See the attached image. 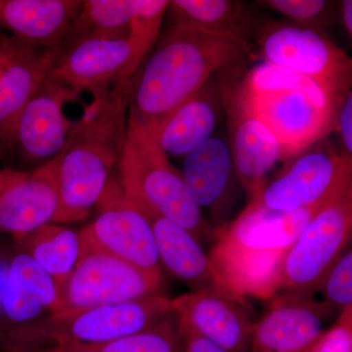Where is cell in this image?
Here are the masks:
<instances>
[{
    "label": "cell",
    "mask_w": 352,
    "mask_h": 352,
    "mask_svg": "<svg viewBox=\"0 0 352 352\" xmlns=\"http://www.w3.org/2000/svg\"><path fill=\"white\" fill-rule=\"evenodd\" d=\"M352 180L312 217L289 250L278 294L314 296L351 238Z\"/></svg>",
    "instance_id": "6"
},
{
    "label": "cell",
    "mask_w": 352,
    "mask_h": 352,
    "mask_svg": "<svg viewBox=\"0 0 352 352\" xmlns=\"http://www.w3.org/2000/svg\"><path fill=\"white\" fill-rule=\"evenodd\" d=\"M139 0H87L60 44L64 50L92 38L126 39Z\"/></svg>",
    "instance_id": "26"
},
{
    "label": "cell",
    "mask_w": 352,
    "mask_h": 352,
    "mask_svg": "<svg viewBox=\"0 0 352 352\" xmlns=\"http://www.w3.org/2000/svg\"><path fill=\"white\" fill-rule=\"evenodd\" d=\"M15 239L20 252L29 254L47 271L59 289L75 268L82 250L80 233L57 224H45Z\"/></svg>",
    "instance_id": "25"
},
{
    "label": "cell",
    "mask_w": 352,
    "mask_h": 352,
    "mask_svg": "<svg viewBox=\"0 0 352 352\" xmlns=\"http://www.w3.org/2000/svg\"><path fill=\"white\" fill-rule=\"evenodd\" d=\"M98 217L80 233L82 249L107 252L150 273L162 274L149 222L111 176L96 205Z\"/></svg>",
    "instance_id": "10"
},
{
    "label": "cell",
    "mask_w": 352,
    "mask_h": 352,
    "mask_svg": "<svg viewBox=\"0 0 352 352\" xmlns=\"http://www.w3.org/2000/svg\"><path fill=\"white\" fill-rule=\"evenodd\" d=\"M256 44L266 63L312 78L342 106L351 91L352 61L322 31L286 22H264Z\"/></svg>",
    "instance_id": "7"
},
{
    "label": "cell",
    "mask_w": 352,
    "mask_h": 352,
    "mask_svg": "<svg viewBox=\"0 0 352 352\" xmlns=\"http://www.w3.org/2000/svg\"><path fill=\"white\" fill-rule=\"evenodd\" d=\"M243 94L256 96L275 92L298 91L307 94L322 107L339 113L340 106L312 78L293 69L263 62L241 80Z\"/></svg>",
    "instance_id": "28"
},
{
    "label": "cell",
    "mask_w": 352,
    "mask_h": 352,
    "mask_svg": "<svg viewBox=\"0 0 352 352\" xmlns=\"http://www.w3.org/2000/svg\"><path fill=\"white\" fill-rule=\"evenodd\" d=\"M20 47V41L15 38L0 41V76L13 61Z\"/></svg>",
    "instance_id": "35"
},
{
    "label": "cell",
    "mask_w": 352,
    "mask_h": 352,
    "mask_svg": "<svg viewBox=\"0 0 352 352\" xmlns=\"http://www.w3.org/2000/svg\"><path fill=\"white\" fill-rule=\"evenodd\" d=\"M351 180L352 159L342 156L324 138L294 157L251 201L272 212H298L323 206Z\"/></svg>",
    "instance_id": "9"
},
{
    "label": "cell",
    "mask_w": 352,
    "mask_h": 352,
    "mask_svg": "<svg viewBox=\"0 0 352 352\" xmlns=\"http://www.w3.org/2000/svg\"><path fill=\"white\" fill-rule=\"evenodd\" d=\"M139 208L151 226L160 263H163L173 276L191 287L192 292L208 288L221 289L208 254L187 229L166 217Z\"/></svg>",
    "instance_id": "23"
},
{
    "label": "cell",
    "mask_w": 352,
    "mask_h": 352,
    "mask_svg": "<svg viewBox=\"0 0 352 352\" xmlns=\"http://www.w3.org/2000/svg\"><path fill=\"white\" fill-rule=\"evenodd\" d=\"M142 63L144 59L129 38H92L61 50L50 73L78 92L94 94L133 76Z\"/></svg>",
    "instance_id": "16"
},
{
    "label": "cell",
    "mask_w": 352,
    "mask_h": 352,
    "mask_svg": "<svg viewBox=\"0 0 352 352\" xmlns=\"http://www.w3.org/2000/svg\"><path fill=\"white\" fill-rule=\"evenodd\" d=\"M163 283V273L147 272L107 252L82 249L75 268L59 289L52 315L161 295Z\"/></svg>",
    "instance_id": "8"
},
{
    "label": "cell",
    "mask_w": 352,
    "mask_h": 352,
    "mask_svg": "<svg viewBox=\"0 0 352 352\" xmlns=\"http://www.w3.org/2000/svg\"><path fill=\"white\" fill-rule=\"evenodd\" d=\"M78 94L51 73L44 78L23 111L16 131L15 145L25 162L38 168L62 151L73 124L65 116L64 106Z\"/></svg>",
    "instance_id": "15"
},
{
    "label": "cell",
    "mask_w": 352,
    "mask_h": 352,
    "mask_svg": "<svg viewBox=\"0 0 352 352\" xmlns=\"http://www.w3.org/2000/svg\"><path fill=\"white\" fill-rule=\"evenodd\" d=\"M323 206L276 212L250 201L237 219L214 230L208 258L220 288L244 300L276 296L289 250Z\"/></svg>",
    "instance_id": "3"
},
{
    "label": "cell",
    "mask_w": 352,
    "mask_h": 352,
    "mask_svg": "<svg viewBox=\"0 0 352 352\" xmlns=\"http://www.w3.org/2000/svg\"><path fill=\"white\" fill-rule=\"evenodd\" d=\"M212 80L150 134L168 156H186L212 138L223 108L222 80L214 87Z\"/></svg>",
    "instance_id": "22"
},
{
    "label": "cell",
    "mask_w": 352,
    "mask_h": 352,
    "mask_svg": "<svg viewBox=\"0 0 352 352\" xmlns=\"http://www.w3.org/2000/svg\"><path fill=\"white\" fill-rule=\"evenodd\" d=\"M82 6L80 0H0V28L32 47H58Z\"/></svg>",
    "instance_id": "19"
},
{
    "label": "cell",
    "mask_w": 352,
    "mask_h": 352,
    "mask_svg": "<svg viewBox=\"0 0 352 352\" xmlns=\"http://www.w3.org/2000/svg\"><path fill=\"white\" fill-rule=\"evenodd\" d=\"M254 324L251 352H300L322 337L335 308L314 296L281 293Z\"/></svg>",
    "instance_id": "14"
},
{
    "label": "cell",
    "mask_w": 352,
    "mask_h": 352,
    "mask_svg": "<svg viewBox=\"0 0 352 352\" xmlns=\"http://www.w3.org/2000/svg\"><path fill=\"white\" fill-rule=\"evenodd\" d=\"M222 103L228 120L236 175L252 197L267 182L266 175L282 160L281 148L245 105L241 82L231 78L222 80Z\"/></svg>",
    "instance_id": "13"
},
{
    "label": "cell",
    "mask_w": 352,
    "mask_h": 352,
    "mask_svg": "<svg viewBox=\"0 0 352 352\" xmlns=\"http://www.w3.org/2000/svg\"><path fill=\"white\" fill-rule=\"evenodd\" d=\"M179 333L200 336L228 352H251L254 324L245 300L221 289L191 292L173 300Z\"/></svg>",
    "instance_id": "12"
},
{
    "label": "cell",
    "mask_w": 352,
    "mask_h": 352,
    "mask_svg": "<svg viewBox=\"0 0 352 352\" xmlns=\"http://www.w3.org/2000/svg\"><path fill=\"white\" fill-rule=\"evenodd\" d=\"M60 55V46L32 47L20 41L17 54L0 76V142L15 145L21 115Z\"/></svg>",
    "instance_id": "20"
},
{
    "label": "cell",
    "mask_w": 352,
    "mask_h": 352,
    "mask_svg": "<svg viewBox=\"0 0 352 352\" xmlns=\"http://www.w3.org/2000/svg\"><path fill=\"white\" fill-rule=\"evenodd\" d=\"M59 205L56 157L0 193V232L25 235L51 223Z\"/></svg>",
    "instance_id": "17"
},
{
    "label": "cell",
    "mask_w": 352,
    "mask_h": 352,
    "mask_svg": "<svg viewBox=\"0 0 352 352\" xmlns=\"http://www.w3.org/2000/svg\"><path fill=\"white\" fill-rule=\"evenodd\" d=\"M182 173L198 208H208L215 219H223L232 201L237 177L228 143L212 136L185 156Z\"/></svg>",
    "instance_id": "18"
},
{
    "label": "cell",
    "mask_w": 352,
    "mask_h": 352,
    "mask_svg": "<svg viewBox=\"0 0 352 352\" xmlns=\"http://www.w3.org/2000/svg\"><path fill=\"white\" fill-rule=\"evenodd\" d=\"M28 173L29 171L10 170V168L0 170V193L24 179Z\"/></svg>",
    "instance_id": "36"
},
{
    "label": "cell",
    "mask_w": 352,
    "mask_h": 352,
    "mask_svg": "<svg viewBox=\"0 0 352 352\" xmlns=\"http://www.w3.org/2000/svg\"><path fill=\"white\" fill-rule=\"evenodd\" d=\"M256 6L282 14L294 24L323 32L338 20L340 2L327 0H261Z\"/></svg>",
    "instance_id": "29"
},
{
    "label": "cell",
    "mask_w": 352,
    "mask_h": 352,
    "mask_svg": "<svg viewBox=\"0 0 352 352\" xmlns=\"http://www.w3.org/2000/svg\"><path fill=\"white\" fill-rule=\"evenodd\" d=\"M318 340H316V342H315L314 344H312L311 346L307 347V349H303V351L300 352H314L315 346H316V344Z\"/></svg>",
    "instance_id": "38"
},
{
    "label": "cell",
    "mask_w": 352,
    "mask_h": 352,
    "mask_svg": "<svg viewBox=\"0 0 352 352\" xmlns=\"http://www.w3.org/2000/svg\"><path fill=\"white\" fill-rule=\"evenodd\" d=\"M314 352H352V307L342 310L335 325L317 342Z\"/></svg>",
    "instance_id": "32"
},
{
    "label": "cell",
    "mask_w": 352,
    "mask_h": 352,
    "mask_svg": "<svg viewBox=\"0 0 352 352\" xmlns=\"http://www.w3.org/2000/svg\"><path fill=\"white\" fill-rule=\"evenodd\" d=\"M131 78L92 94L82 117L72 124L56 157L59 205L51 223L85 219L100 200L126 142Z\"/></svg>",
    "instance_id": "2"
},
{
    "label": "cell",
    "mask_w": 352,
    "mask_h": 352,
    "mask_svg": "<svg viewBox=\"0 0 352 352\" xmlns=\"http://www.w3.org/2000/svg\"><path fill=\"white\" fill-rule=\"evenodd\" d=\"M173 312V300L162 295L148 296L76 314L52 315V320L41 327L6 331L1 344L7 351H21L61 342L104 344L152 328Z\"/></svg>",
    "instance_id": "5"
},
{
    "label": "cell",
    "mask_w": 352,
    "mask_h": 352,
    "mask_svg": "<svg viewBox=\"0 0 352 352\" xmlns=\"http://www.w3.org/2000/svg\"><path fill=\"white\" fill-rule=\"evenodd\" d=\"M17 352H182V337L173 312L152 328L112 342L98 344L61 342Z\"/></svg>",
    "instance_id": "27"
},
{
    "label": "cell",
    "mask_w": 352,
    "mask_h": 352,
    "mask_svg": "<svg viewBox=\"0 0 352 352\" xmlns=\"http://www.w3.org/2000/svg\"><path fill=\"white\" fill-rule=\"evenodd\" d=\"M173 23L233 41L251 52L263 21L251 6L234 0H173Z\"/></svg>",
    "instance_id": "21"
},
{
    "label": "cell",
    "mask_w": 352,
    "mask_h": 352,
    "mask_svg": "<svg viewBox=\"0 0 352 352\" xmlns=\"http://www.w3.org/2000/svg\"><path fill=\"white\" fill-rule=\"evenodd\" d=\"M325 302L340 310L352 307V252H344L333 264L322 284Z\"/></svg>",
    "instance_id": "31"
},
{
    "label": "cell",
    "mask_w": 352,
    "mask_h": 352,
    "mask_svg": "<svg viewBox=\"0 0 352 352\" xmlns=\"http://www.w3.org/2000/svg\"><path fill=\"white\" fill-rule=\"evenodd\" d=\"M179 333L182 337V352H228L195 333Z\"/></svg>",
    "instance_id": "34"
},
{
    "label": "cell",
    "mask_w": 352,
    "mask_h": 352,
    "mask_svg": "<svg viewBox=\"0 0 352 352\" xmlns=\"http://www.w3.org/2000/svg\"><path fill=\"white\" fill-rule=\"evenodd\" d=\"M340 16L342 15V22L349 38L352 36V1L344 0L340 3Z\"/></svg>",
    "instance_id": "37"
},
{
    "label": "cell",
    "mask_w": 352,
    "mask_h": 352,
    "mask_svg": "<svg viewBox=\"0 0 352 352\" xmlns=\"http://www.w3.org/2000/svg\"><path fill=\"white\" fill-rule=\"evenodd\" d=\"M242 94L252 115L279 143L282 160L300 154L335 131L338 113L322 107L302 92L247 96L242 91Z\"/></svg>",
    "instance_id": "11"
},
{
    "label": "cell",
    "mask_w": 352,
    "mask_h": 352,
    "mask_svg": "<svg viewBox=\"0 0 352 352\" xmlns=\"http://www.w3.org/2000/svg\"><path fill=\"white\" fill-rule=\"evenodd\" d=\"M59 288L50 273L34 258L19 252L7 270L1 292L2 311L15 323H25L43 310L54 312Z\"/></svg>",
    "instance_id": "24"
},
{
    "label": "cell",
    "mask_w": 352,
    "mask_h": 352,
    "mask_svg": "<svg viewBox=\"0 0 352 352\" xmlns=\"http://www.w3.org/2000/svg\"><path fill=\"white\" fill-rule=\"evenodd\" d=\"M117 166L120 186L138 207L175 222L198 241L214 238V230L190 197L182 171L149 133L127 126Z\"/></svg>",
    "instance_id": "4"
},
{
    "label": "cell",
    "mask_w": 352,
    "mask_h": 352,
    "mask_svg": "<svg viewBox=\"0 0 352 352\" xmlns=\"http://www.w3.org/2000/svg\"><path fill=\"white\" fill-rule=\"evenodd\" d=\"M335 129L339 132L342 156L352 159V94L349 92L338 113Z\"/></svg>",
    "instance_id": "33"
},
{
    "label": "cell",
    "mask_w": 352,
    "mask_h": 352,
    "mask_svg": "<svg viewBox=\"0 0 352 352\" xmlns=\"http://www.w3.org/2000/svg\"><path fill=\"white\" fill-rule=\"evenodd\" d=\"M152 54L131 78L129 126L154 134L178 108L215 75L238 68L239 44L173 23L160 34Z\"/></svg>",
    "instance_id": "1"
},
{
    "label": "cell",
    "mask_w": 352,
    "mask_h": 352,
    "mask_svg": "<svg viewBox=\"0 0 352 352\" xmlns=\"http://www.w3.org/2000/svg\"><path fill=\"white\" fill-rule=\"evenodd\" d=\"M168 6L170 1L166 0H139L138 10L132 18L129 38L144 60L160 38Z\"/></svg>",
    "instance_id": "30"
}]
</instances>
